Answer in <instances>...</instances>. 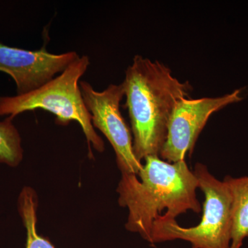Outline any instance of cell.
Masks as SVG:
<instances>
[{
  "mask_svg": "<svg viewBox=\"0 0 248 248\" xmlns=\"http://www.w3.org/2000/svg\"><path fill=\"white\" fill-rule=\"evenodd\" d=\"M145 161L138 174L122 172L117 192L121 206L128 209L127 230L151 243L155 221L176 220L188 210L200 213L202 207L198 181L184 160L170 163L150 156Z\"/></svg>",
  "mask_w": 248,
  "mask_h": 248,
  "instance_id": "cell-1",
  "label": "cell"
},
{
  "mask_svg": "<svg viewBox=\"0 0 248 248\" xmlns=\"http://www.w3.org/2000/svg\"><path fill=\"white\" fill-rule=\"evenodd\" d=\"M194 174L205 195L203 213L197 226L184 228L176 220L158 219L153 224L151 244L182 239L192 248H231L232 195L226 180L221 182L197 163Z\"/></svg>",
  "mask_w": 248,
  "mask_h": 248,
  "instance_id": "cell-4",
  "label": "cell"
},
{
  "mask_svg": "<svg viewBox=\"0 0 248 248\" xmlns=\"http://www.w3.org/2000/svg\"><path fill=\"white\" fill-rule=\"evenodd\" d=\"M9 117L0 122V163L16 167L23 159L22 140Z\"/></svg>",
  "mask_w": 248,
  "mask_h": 248,
  "instance_id": "cell-10",
  "label": "cell"
},
{
  "mask_svg": "<svg viewBox=\"0 0 248 248\" xmlns=\"http://www.w3.org/2000/svg\"><path fill=\"white\" fill-rule=\"evenodd\" d=\"M232 195V228L231 248H241L248 237V177L225 179Z\"/></svg>",
  "mask_w": 248,
  "mask_h": 248,
  "instance_id": "cell-8",
  "label": "cell"
},
{
  "mask_svg": "<svg viewBox=\"0 0 248 248\" xmlns=\"http://www.w3.org/2000/svg\"><path fill=\"white\" fill-rule=\"evenodd\" d=\"M79 58L75 51L57 55L48 53L45 47L29 50L0 43V72L14 80L17 94L39 89Z\"/></svg>",
  "mask_w": 248,
  "mask_h": 248,
  "instance_id": "cell-7",
  "label": "cell"
},
{
  "mask_svg": "<svg viewBox=\"0 0 248 248\" xmlns=\"http://www.w3.org/2000/svg\"><path fill=\"white\" fill-rule=\"evenodd\" d=\"M37 208L35 191L31 187H24L18 200V209L27 232L26 248H55L50 241L37 234Z\"/></svg>",
  "mask_w": 248,
  "mask_h": 248,
  "instance_id": "cell-9",
  "label": "cell"
},
{
  "mask_svg": "<svg viewBox=\"0 0 248 248\" xmlns=\"http://www.w3.org/2000/svg\"><path fill=\"white\" fill-rule=\"evenodd\" d=\"M122 84L137 159L141 162L148 156H159L173 110L178 101L189 95L192 86L174 78L162 63L141 55L134 58Z\"/></svg>",
  "mask_w": 248,
  "mask_h": 248,
  "instance_id": "cell-2",
  "label": "cell"
},
{
  "mask_svg": "<svg viewBox=\"0 0 248 248\" xmlns=\"http://www.w3.org/2000/svg\"><path fill=\"white\" fill-rule=\"evenodd\" d=\"M241 91L236 90L222 97L183 98L178 101L170 120L167 138L159 157L168 162L175 163L192 154L196 141L210 116L229 104L243 100Z\"/></svg>",
  "mask_w": 248,
  "mask_h": 248,
  "instance_id": "cell-6",
  "label": "cell"
},
{
  "mask_svg": "<svg viewBox=\"0 0 248 248\" xmlns=\"http://www.w3.org/2000/svg\"><path fill=\"white\" fill-rule=\"evenodd\" d=\"M89 65V57H79L60 76L39 89L27 94L0 97V117L9 115L14 119L26 111H48L55 115L56 122L61 125H66L71 121L78 122L89 146L92 144L94 149L102 153L104 141L94 130L79 87V79Z\"/></svg>",
  "mask_w": 248,
  "mask_h": 248,
  "instance_id": "cell-3",
  "label": "cell"
},
{
  "mask_svg": "<svg viewBox=\"0 0 248 248\" xmlns=\"http://www.w3.org/2000/svg\"><path fill=\"white\" fill-rule=\"evenodd\" d=\"M93 125L99 129L112 145L122 172L138 174L143 167L135 156L128 125L122 117L120 103L124 97L123 84H110L103 91H95L89 82L79 81Z\"/></svg>",
  "mask_w": 248,
  "mask_h": 248,
  "instance_id": "cell-5",
  "label": "cell"
}]
</instances>
